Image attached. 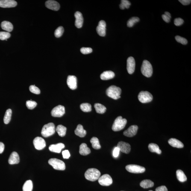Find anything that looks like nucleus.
Wrapping results in <instances>:
<instances>
[{"mask_svg": "<svg viewBox=\"0 0 191 191\" xmlns=\"http://www.w3.org/2000/svg\"><path fill=\"white\" fill-rule=\"evenodd\" d=\"M100 176V172L94 168L88 169L85 174V177L86 179L92 182L98 180Z\"/></svg>", "mask_w": 191, "mask_h": 191, "instance_id": "obj_1", "label": "nucleus"}, {"mask_svg": "<svg viewBox=\"0 0 191 191\" xmlns=\"http://www.w3.org/2000/svg\"><path fill=\"white\" fill-rule=\"evenodd\" d=\"M121 93L122 90L120 88L114 85L110 86L106 90V94L108 96L114 100L120 98Z\"/></svg>", "mask_w": 191, "mask_h": 191, "instance_id": "obj_2", "label": "nucleus"}, {"mask_svg": "<svg viewBox=\"0 0 191 191\" xmlns=\"http://www.w3.org/2000/svg\"><path fill=\"white\" fill-rule=\"evenodd\" d=\"M127 121L123 119L122 116L118 117L115 120L112 127V129L114 131H120L124 128L127 124Z\"/></svg>", "mask_w": 191, "mask_h": 191, "instance_id": "obj_3", "label": "nucleus"}, {"mask_svg": "<svg viewBox=\"0 0 191 191\" xmlns=\"http://www.w3.org/2000/svg\"><path fill=\"white\" fill-rule=\"evenodd\" d=\"M55 132V127L53 123H49L44 126L41 131L43 137H48L52 135Z\"/></svg>", "mask_w": 191, "mask_h": 191, "instance_id": "obj_4", "label": "nucleus"}, {"mask_svg": "<svg viewBox=\"0 0 191 191\" xmlns=\"http://www.w3.org/2000/svg\"><path fill=\"white\" fill-rule=\"evenodd\" d=\"M141 71L145 76L148 78L152 75L153 69L152 65L147 60H144L142 63Z\"/></svg>", "mask_w": 191, "mask_h": 191, "instance_id": "obj_5", "label": "nucleus"}, {"mask_svg": "<svg viewBox=\"0 0 191 191\" xmlns=\"http://www.w3.org/2000/svg\"><path fill=\"white\" fill-rule=\"evenodd\" d=\"M48 163L55 169L63 171L66 169L65 163L58 159L51 158L48 160Z\"/></svg>", "mask_w": 191, "mask_h": 191, "instance_id": "obj_6", "label": "nucleus"}, {"mask_svg": "<svg viewBox=\"0 0 191 191\" xmlns=\"http://www.w3.org/2000/svg\"><path fill=\"white\" fill-rule=\"evenodd\" d=\"M138 99L140 102L145 104L152 101L153 96L151 93L148 91H142L138 95Z\"/></svg>", "mask_w": 191, "mask_h": 191, "instance_id": "obj_7", "label": "nucleus"}, {"mask_svg": "<svg viewBox=\"0 0 191 191\" xmlns=\"http://www.w3.org/2000/svg\"><path fill=\"white\" fill-rule=\"evenodd\" d=\"M125 168L128 172L134 174L142 173L145 171V168L143 167L136 165H127Z\"/></svg>", "mask_w": 191, "mask_h": 191, "instance_id": "obj_8", "label": "nucleus"}, {"mask_svg": "<svg viewBox=\"0 0 191 191\" xmlns=\"http://www.w3.org/2000/svg\"><path fill=\"white\" fill-rule=\"evenodd\" d=\"M98 182L101 186H108L112 184L113 180L110 175L105 174L100 177L98 179Z\"/></svg>", "mask_w": 191, "mask_h": 191, "instance_id": "obj_9", "label": "nucleus"}, {"mask_svg": "<svg viewBox=\"0 0 191 191\" xmlns=\"http://www.w3.org/2000/svg\"><path fill=\"white\" fill-rule=\"evenodd\" d=\"M65 113V108L63 106L59 105L54 108L51 112V114L54 117H61Z\"/></svg>", "mask_w": 191, "mask_h": 191, "instance_id": "obj_10", "label": "nucleus"}, {"mask_svg": "<svg viewBox=\"0 0 191 191\" xmlns=\"http://www.w3.org/2000/svg\"><path fill=\"white\" fill-rule=\"evenodd\" d=\"M33 143L35 148L38 150H42L46 146L45 141L40 137H38L35 138Z\"/></svg>", "mask_w": 191, "mask_h": 191, "instance_id": "obj_11", "label": "nucleus"}, {"mask_svg": "<svg viewBox=\"0 0 191 191\" xmlns=\"http://www.w3.org/2000/svg\"><path fill=\"white\" fill-rule=\"evenodd\" d=\"M135 61L132 57H128L127 61V69L129 74H131L134 72L135 69Z\"/></svg>", "mask_w": 191, "mask_h": 191, "instance_id": "obj_12", "label": "nucleus"}, {"mask_svg": "<svg viewBox=\"0 0 191 191\" xmlns=\"http://www.w3.org/2000/svg\"><path fill=\"white\" fill-rule=\"evenodd\" d=\"M117 147L119 148L120 151L125 154H128L131 151V145L126 142H119L118 143Z\"/></svg>", "mask_w": 191, "mask_h": 191, "instance_id": "obj_13", "label": "nucleus"}, {"mask_svg": "<svg viewBox=\"0 0 191 191\" xmlns=\"http://www.w3.org/2000/svg\"><path fill=\"white\" fill-rule=\"evenodd\" d=\"M77 78L74 75H69L67 77V84L71 90H74L77 88Z\"/></svg>", "mask_w": 191, "mask_h": 191, "instance_id": "obj_14", "label": "nucleus"}, {"mask_svg": "<svg viewBox=\"0 0 191 191\" xmlns=\"http://www.w3.org/2000/svg\"><path fill=\"white\" fill-rule=\"evenodd\" d=\"M17 5V3L13 0H0V7L3 8H11Z\"/></svg>", "mask_w": 191, "mask_h": 191, "instance_id": "obj_15", "label": "nucleus"}, {"mask_svg": "<svg viewBox=\"0 0 191 191\" xmlns=\"http://www.w3.org/2000/svg\"><path fill=\"white\" fill-rule=\"evenodd\" d=\"M106 23L103 20L100 21L96 28V31L98 34L101 37H104L106 34Z\"/></svg>", "mask_w": 191, "mask_h": 191, "instance_id": "obj_16", "label": "nucleus"}, {"mask_svg": "<svg viewBox=\"0 0 191 191\" xmlns=\"http://www.w3.org/2000/svg\"><path fill=\"white\" fill-rule=\"evenodd\" d=\"M138 130V127L137 125L131 126L124 132L123 134L124 136L126 137H132L137 134Z\"/></svg>", "mask_w": 191, "mask_h": 191, "instance_id": "obj_17", "label": "nucleus"}, {"mask_svg": "<svg viewBox=\"0 0 191 191\" xmlns=\"http://www.w3.org/2000/svg\"><path fill=\"white\" fill-rule=\"evenodd\" d=\"M75 18V26L77 28H81L83 26L84 19L81 13L79 11L76 12L74 14Z\"/></svg>", "mask_w": 191, "mask_h": 191, "instance_id": "obj_18", "label": "nucleus"}, {"mask_svg": "<svg viewBox=\"0 0 191 191\" xmlns=\"http://www.w3.org/2000/svg\"><path fill=\"white\" fill-rule=\"evenodd\" d=\"M45 6L48 8L54 11H58L60 8V5L57 1L49 0L45 2Z\"/></svg>", "mask_w": 191, "mask_h": 191, "instance_id": "obj_19", "label": "nucleus"}, {"mask_svg": "<svg viewBox=\"0 0 191 191\" xmlns=\"http://www.w3.org/2000/svg\"><path fill=\"white\" fill-rule=\"evenodd\" d=\"M8 162L11 165L17 164L20 162V157L19 155L16 152H13L10 155Z\"/></svg>", "mask_w": 191, "mask_h": 191, "instance_id": "obj_20", "label": "nucleus"}, {"mask_svg": "<svg viewBox=\"0 0 191 191\" xmlns=\"http://www.w3.org/2000/svg\"><path fill=\"white\" fill-rule=\"evenodd\" d=\"M65 147V145L63 143H59L56 145H50L49 149L50 151L57 153H60L63 149Z\"/></svg>", "mask_w": 191, "mask_h": 191, "instance_id": "obj_21", "label": "nucleus"}, {"mask_svg": "<svg viewBox=\"0 0 191 191\" xmlns=\"http://www.w3.org/2000/svg\"><path fill=\"white\" fill-rule=\"evenodd\" d=\"M168 143L171 146L178 148H183L184 145L180 141L174 138H171L168 141Z\"/></svg>", "mask_w": 191, "mask_h": 191, "instance_id": "obj_22", "label": "nucleus"}, {"mask_svg": "<svg viewBox=\"0 0 191 191\" xmlns=\"http://www.w3.org/2000/svg\"><path fill=\"white\" fill-rule=\"evenodd\" d=\"M115 77L114 73L112 71H106L104 72L100 76V78L102 80H108L112 79Z\"/></svg>", "mask_w": 191, "mask_h": 191, "instance_id": "obj_23", "label": "nucleus"}, {"mask_svg": "<svg viewBox=\"0 0 191 191\" xmlns=\"http://www.w3.org/2000/svg\"><path fill=\"white\" fill-rule=\"evenodd\" d=\"M75 133L80 137H84L86 136V131L83 128L82 125L81 124H79L75 130Z\"/></svg>", "mask_w": 191, "mask_h": 191, "instance_id": "obj_24", "label": "nucleus"}, {"mask_svg": "<svg viewBox=\"0 0 191 191\" xmlns=\"http://www.w3.org/2000/svg\"><path fill=\"white\" fill-rule=\"evenodd\" d=\"M91 153L90 149L88 147L86 143H82L79 147L80 154L82 155H87Z\"/></svg>", "mask_w": 191, "mask_h": 191, "instance_id": "obj_25", "label": "nucleus"}, {"mask_svg": "<svg viewBox=\"0 0 191 191\" xmlns=\"http://www.w3.org/2000/svg\"><path fill=\"white\" fill-rule=\"evenodd\" d=\"M1 26L2 29L7 31L8 32H11L13 29V24L9 21H3L1 24Z\"/></svg>", "mask_w": 191, "mask_h": 191, "instance_id": "obj_26", "label": "nucleus"}, {"mask_svg": "<svg viewBox=\"0 0 191 191\" xmlns=\"http://www.w3.org/2000/svg\"><path fill=\"white\" fill-rule=\"evenodd\" d=\"M148 148L149 151L151 152L156 153L159 154L161 153V151L159 148L158 145L157 144L151 143L148 145Z\"/></svg>", "mask_w": 191, "mask_h": 191, "instance_id": "obj_27", "label": "nucleus"}, {"mask_svg": "<svg viewBox=\"0 0 191 191\" xmlns=\"http://www.w3.org/2000/svg\"><path fill=\"white\" fill-rule=\"evenodd\" d=\"M176 176L177 179L181 182H184L187 180V177L185 174L181 170H177L176 171Z\"/></svg>", "mask_w": 191, "mask_h": 191, "instance_id": "obj_28", "label": "nucleus"}, {"mask_svg": "<svg viewBox=\"0 0 191 191\" xmlns=\"http://www.w3.org/2000/svg\"><path fill=\"white\" fill-rule=\"evenodd\" d=\"M56 130L59 136L63 137L66 134L67 128L63 125H59L56 128Z\"/></svg>", "mask_w": 191, "mask_h": 191, "instance_id": "obj_29", "label": "nucleus"}, {"mask_svg": "<svg viewBox=\"0 0 191 191\" xmlns=\"http://www.w3.org/2000/svg\"><path fill=\"white\" fill-rule=\"evenodd\" d=\"M140 185L143 188H151L153 186L154 183L151 180H143V181L141 182Z\"/></svg>", "mask_w": 191, "mask_h": 191, "instance_id": "obj_30", "label": "nucleus"}, {"mask_svg": "<svg viewBox=\"0 0 191 191\" xmlns=\"http://www.w3.org/2000/svg\"><path fill=\"white\" fill-rule=\"evenodd\" d=\"M94 107L97 113L99 114L104 113L107 110L105 106L98 103L95 104Z\"/></svg>", "mask_w": 191, "mask_h": 191, "instance_id": "obj_31", "label": "nucleus"}, {"mask_svg": "<svg viewBox=\"0 0 191 191\" xmlns=\"http://www.w3.org/2000/svg\"><path fill=\"white\" fill-rule=\"evenodd\" d=\"M92 148L95 149H99L101 148L99 140L97 137H93L90 140Z\"/></svg>", "mask_w": 191, "mask_h": 191, "instance_id": "obj_32", "label": "nucleus"}, {"mask_svg": "<svg viewBox=\"0 0 191 191\" xmlns=\"http://www.w3.org/2000/svg\"><path fill=\"white\" fill-rule=\"evenodd\" d=\"M33 188L32 182L31 180H27L23 186V191H32Z\"/></svg>", "mask_w": 191, "mask_h": 191, "instance_id": "obj_33", "label": "nucleus"}, {"mask_svg": "<svg viewBox=\"0 0 191 191\" xmlns=\"http://www.w3.org/2000/svg\"><path fill=\"white\" fill-rule=\"evenodd\" d=\"M12 115V110L9 109L6 110L5 116L4 118V122L6 124L9 123L10 122Z\"/></svg>", "mask_w": 191, "mask_h": 191, "instance_id": "obj_34", "label": "nucleus"}, {"mask_svg": "<svg viewBox=\"0 0 191 191\" xmlns=\"http://www.w3.org/2000/svg\"><path fill=\"white\" fill-rule=\"evenodd\" d=\"M80 108L83 112H90L91 111V106L88 103H83L80 105Z\"/></svg>", "mask_w": 191, "mask_h": 191, "instance_id": "obj_35", "label": "nucleus"}, {"mask_svg": "<svg viewBox=\"0 0 191 191\" xmlns=\"http://www.w3.org/2000/svg\"><path fill=\"white\" fill-rule=\"evenodd\" d=\"M139 19L136 17H134L130 19L127 22V26L129 27H131L134 25L135 24L139 22Z\"/></svg>", "mask_w": 191, "mask_h": 191, "instance_id": "obj_36", "label": "nucleus"}, {"mask_svg": "<svg viewBox=\"0 0 191 191\" xmlns=\"http://www.w3.org/2000/svg\"><path fill=\"white\" fill-rule=\"evenodd\" d=\"M131 5V3L129 1H127V0H122L121 1V4L119 5L120 8L122 10H124L125 8L128 9L129 8Z\"/></svg>", "mask_w": 191, "mask_h": 191, "instance_id": "obj_37", "label": "nucleus"}, {"mask_svg": "<svg viewBox=\"0 0 191 191\" xmlns=\"http://www.w3.org/2000/svg\"><path fill=\"white\" fill-rule=\"evenodd\" d=\"M64 32V29L63 27L62 26L59 27L56 30L55 32H54V36H55L56 37L60 38L63 35Z\"/></svg>", "mask_w": 191, "mask_h": 191, "instance_id": "obj_38", "label": "nucleus"}, {"mask_svg": "<svg viewBox=\"0 0 191 191\" xmlns=\"http://www.w3.org/2000/svg\"><path fill=\"white\" fill-rule=\"evenodd\" d=\"M37 103L35 101L28 100L26 101V106L27 108L29 110H33L37 105Z\"/></svg>", "mask_w": 191, "mask_h": 191, "instance_id": "obj_39", "label": "nucleus"}, {"mask_svg": "<svg viewBox=\"0 0 191 191\" xmlns=\"http://www.w3.org/2000/svg\"><path fill=\"white\" fill-rule=\"evenodd\" d=\"M11 34L8 32H0V40H5L9 38L10 37Z\"/></svg>", "mask_w": 191, "mask_h": 191, "instance_id": "obj_40", "label": "nucleus"}, {"mask_svg": "<svg viewBox=\"0 0 191 191\" xmlns=\"http://www.w3.org/2000/svg\"><path fill=\"white\" fill-rule=\"evenodd\" d=\"M29 89L30 91L32 93L38 95L40 93V89L36 87L35 85H31L30 86Z\"/></svg>", "mask_w": 191, "mask_h": 191, "instance_id": "obj_41", "label": "nucleus"}, {"mask_svg": "<svg viewBox=\"0 0 191 191\" xmlns=\"http://www.w3.org/2000/svg\"><path fill=\"white\" fill-rule=\"evenodd\" d=\"M175 39L177 42H180L182 44L186 45L188 43V41L186 39L180 36H176Z\"/></svg>", "mask_w": 191, "mask_h": 191, "instance_id": "obj_42", "label": "nucleus"}, {"mask_svg": "<svg viewBox=\"0 0 191 191\" xmlns=\"http://www.w3.org/2000/svg\"><path fill=\"white\" fill-rule=\"evenodd\" d=\"M80 51L83 54H90L92 51V49L90 48H82L80 49Z\"/></svg>", "mask_w": 191, "mask_h": 191, "instance_id": "obj_43", "label": "nucleus"}, {"mask_svg": "<svg viewBox=\"0 0 191 191\" xmlns=\"http://www.w3.org/2000/svg\"><path fill=\"white\" fill-rule=\"evenodd\" d=\"M183 23H184V20L181 18H176L174 20V24L176 26H180L182 25Z\"/></svg>", "mask_w": 191, "mask_h": 191, "instance_id": "obj_44", "label": "nucleus"}, {"mask_svg": "<svg viewBox=\"0 0 191 191\" xmlns=\"http://www.w3.org/2000/svg\"><path fill=\"white\" fill-rule=\"evenodd\" d=\"M63 157L64 159H69L70 157V154L68 150H66L63 151L62 153Z\"/></svg>", "mask_w": 191, "mask_h": 191, "instance_id": "obj_45", "label": "nucleus"}, {"mask_svg": "<svg viewBox=\"0 0 191 191\" xmlns=\"http://www.w3.org/2000/svg\"><path fill=\"white\" fill-rule=\"evenodd\" d=\"M120 149L117 147H116L114 149L113 151V156L114 157H118L119 154Z\"/></svg>", "mask_w": 191, "mask_h": 191, "instance_id": "obj_46", "label": "nucleus"}, {"mask_svg": "<svg viewBox=\"0 0 191 191\" xmlns=\"http://www.w3.org/2000/svg\"><path fill=\"white\" fill-rule=\"evenodd\" d=\"M179 1L184 5H189L191 2L190 0H179Z\"/></svg>", "mask_w": 191, "mask_h": 191, "instance_id": "obj_47", "label": "nucleus"}, {"mask_svg": "<svg viewBox=\"0 0 191 191\" xmlns=\"http://www.w3.org/2000/svg\"><path fill=\"white\" fill-rule=\"evenodd\" d=\"M156 191H168L167 188L166 186H161L157 187L155 189Z\"/></svg>", "mask_w": 191, "mask_h": 191, "instance_id": "obj_48", "label": "nucleus"}, {"mask_svg": "<svg viewBox=\"0 0 191 191\" xmlns=\"http://www.w3.org/2000/svg\"><path fill=\"white\" fill-rule=\"evenodd\" d=\"M162 17L163 20H164L165 22L169 23L170 21L171 18H170L169 16L166 15H165V14L163 15H162Z\"/></svg>", "mask_w": 191, "mask_h": 191, "instance_id": "obj_49", "label": "nucleus"}, {"mask_svg": "<svg viewBox=\"0 0 191 191\" xmlns=\"http://www.w3.org/2000/svg\"><path fill=\"white\" fill-rule=\"evenodd\" d=\"M4 145L3 143L2 142H0V154H1L4 151Z\"/></svg>", "mask_w": 191, "mask_h": 191, "instance_id": "obj_50", "label": "nucleus"}, {"mask_svg": "<svg viewBox=\"0 0 191 191\" xmlns=\"http://www.w3.org/2000/svg\"><path fill=\"white\" fill-rule=\"evenodd\" d=\"M165 15H166L169 16V17L170 18L171 17V15L170 13H169V12H165Z\"/></svg>", "mask_w": 191, "mask_h": 191, "instance_id": "obj_51", "label": "nucleus"}, {"mask_svg": "<svg viewBox=\"0 0 191 191\" xmlns=\"http://www.w3.org/2000/svg\"><path fill=\"white\" fill-rule=\"evenodd\" d=\"M149 191H152V190H149Z\"/></svg>", "mask_w": 191, "mask_h": 191, "instance_id": "obj_52", "label": "nucleus"}]
</instances>
